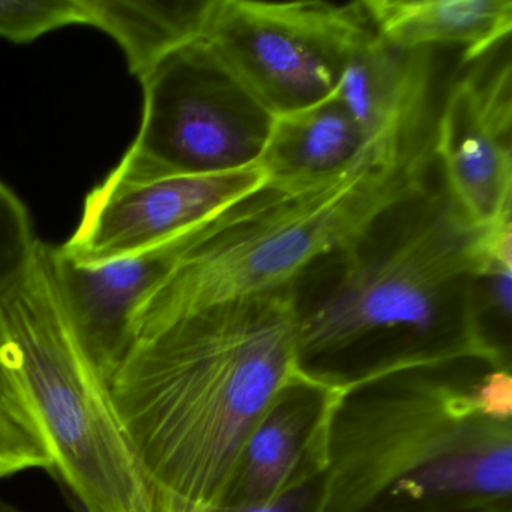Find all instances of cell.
<instances>
[{
    "instance_id": "1",
    "label": "cell",
    "mask_w": 512,
    "mask_h": 512,
    "mask_svg": "<svg viewBox=\"0 0 512 512\" xmlns=\"http://www.w3.org/2000/svg\"><path fill=\"white\" fill-rule=\"evenodd\" d=\"M293 371V286L193 310L140 308L107 389L157 512L220 502Z\"/></svg>"
},
{
    "instance_id": "2",
    "label": "cell",
    "mask_w": 512,
    "mask_h": 512,
    "mask_svg": "<svg viewBox=\"0 0 512 512\" xmlns=\"http://www.w3.org/2000/svg\"><path fill=\"white\" fill-rule=\"evenodd\" d=\"M481 227L428 188L293 284L295 370L343 391L482 349L473 307ZM301 280V278H299ZM493 361V359H491Z\"/></svg>"
},
{
    "instance_id": "3",
    "label": "cell",
    "mask_w": 512,
    "mask_h": 512,
    "mask_svg": "<svg viewBox=\"0 0 512 512\" xmlns=\"http://www.w3.org/2000/svg\"><path fill=\"white\" fill-rule=\"evenodd\" d=\"M512 509V368L413 365L338 394L317 512Z\"/></svg>"
},
{
    "instance_id": "4",
    "label": "cell",
    "mask_w": 512,
    "mask_h": 512,
    "mask_svg": "<svg viewBox=\"0 0 512 512\" xmlns=\"http://www.w3.org/2000/svg\"><path fill=\"white\" fill-rule=\"evenodd\" d=\"M431 91L368 139L355 163L304 190L265 187L200 227L146 307L182 311L286 289L430 188Z\"/></svg>"
},
{
    "instance_id": "5",
    "label": "cell",
    "mask_w": 512,
    "mask_h": 512,
    "mask_svg": "<svg viewBox=\"0 0 512 512\" xmlns=\"http://www.w3.org/2000/svg\"><path fill=\"white\" fill-rule=\"evenodd\" d=\"M0 370L40 428L53 475L82 512H157L109 389L59 304L41 242L32 268L0 292Z\"/></svg>"
},
{
    "instance_id": "6",
    "label": "cell",
    "mask_w": 512,
    "mask_h": 512,
    "mask_svg": "<svg viewBox=\"0 0 512 512\" xmlns=\"http://www.w3.org/2000/svg\"><path fill=\"white\" fill-rule=\"evenodd\" d=\"M140 83L139 134L107 178L139 182L256 166L275 116L205 41L179 47Z\"/></svg>"
},
{
    "instance_id": "7",
    "label": "cell",
    "mask_w": 512,
    "mask_h": 512,
    "mask_svg": "<svg viewBox=\"0 0 512 512\" xmlns=\"http://www.w3.org/2000/svg\"><path fill=\"white\" fill-rule=\"evenodd\" d=\"M373 35L361 2L208 0L199 38L278 116L331 97Z\"/></svg>"
},
{
    "instance_id": "8",
    "label": "cell",
    "mask_w": 512,
    "mask_h": 512,
    "mask_svg": "<svg viewBox=\"0 0 512 512\" xmlns=\"http://www.w3.org/2000/svg\"><path fill=\"white\" fill-rule=\"evenodd\" d=\"M266 187L259 166L218 175L167 176L139 182L106 178L83 205L79 226L61 250L97 265L179 238Z\"/></svg>"
},
{
    "instance_id": "9",
    "label": "cell",
    "mask_w": 512,
    "mask_h": 512,
    "mask_svg": "<svg viewBox=\"0 0 512 512\" xmlns=\"http://www.w3.org/2000/svg\"><path fill=\"white\" fill-rule=\"evenodd\" d=\"M511 62L473 68L449 88L433 124L445 190L478 227L512 214Z\"/></svg>"
},
{
    "instance_id": "10",
    "label": "cell",
    "mask_w": 512,
    "mask_h": 512,
    "mask_svg": "<svg viewBox=\"0 0 512 512\" xmlns=\"http://www.w3.org/2000/svg\"><path fill=\"white\" fill-rule=\"evenodd\" d=\"M202 226L151 250L97 265L74 262L61 247L46 244L59 304L104 382L109 383L130 347L140 307L172 271Z\"/></svg>"
},
{
    "instance_id": "11",
    "label": "cell",
    "mask_w": 512,
    "mask_h": 512,
    "mask_svg": "<svg viewBox=\"0 0 512 512\" xmlns=\"http://www.w3.org/2000/svg\"><path fill=\"white\" fill-rule=\"evenodd\" d=\"M338 394L293 371L254 422L217 505L271 499L323 473Z\"/></svg>"
},
{
    "instance_id": "12",
    "label": "cell",
    "mask_w": 512,
    "mask_h": 512,
    "mask_svg": "<svg viewBox=\"0 0 512 512\" xmlns=\"http://www.w3.org/2000/svg\"><path fill=\"white\" fill-rule=\"evenodd\" d=\"M368 137L331 95L296 112L275 116L257 166L266 187L304 190L337 178L364 151Z\"/></svg>"
},
{
    "instance_id": "13",
    "label": "cell",
    "mask_w": 512,
    "mask_h": 512,
    "mask_svg": "<svg viewBox=\"0 0 512 512\" xmlns=\"http://www.w3.org/2000/svg\"><path fill=\"white\" fill-rule=\"evenodd\" d=\"M361 4L374 32L392 49L460 47L464 64L487 56L512 31L511 0H364Z\"/></svg>"
},
{
    "instance_id": "14",
    "label": "cell",
    "mask_w": 512,
    "mask_h": 512,
    "mask_svg": "<svg viewBox=\"0 0 512 512\" xmlns=\"http://www.w3.org/2000/svg\"><path fill=\"white\" fill-rule=\"evenodd\" d=\"M88 26L113 38L143 79L161 59L200 37L208 0H83Z\"/></svg>"
},
{
    "instance_id": "15",
    "label": "cell",
    "mask_w": 512,
    "mask_h": 512,
    "mask_svg": "<svg viewBox=\"0 0 512 512\" xmlns=\"http://www.w3.org/2000/svg\"><path fill=\"white\" fill-rule=\"evenodd\" d=\"M53 467L40 428L0 370V479L32 469L53 473Z\"/></svg>"
},
{
    "instance_id": "16",
    "label": "cell",
    "mask_w": 512,
    "mask_h": 512,
    "mask_svg": "<svg viewBox=\"0 0 512 512\" xmlns=\"http://www.w3.org/2000/svg\"><path fill=\"white\" fill-rule=\"evenodd\" d=\"M88 26L83 0H0V38L29 44L56 29Z\"/></svg>"
},
{
    "instance_id": "17",
    "label": "cell",
    "mask_w": 512,
    "mask_h": 512,
    "mask_svg": "<svg viewBox=\"0 0 512 512\" xmlns=\"http://www.w3.org/2000/svg\"><path fill=\"white\" fill-rule=\"evenodd\" d=\"M40 245L28 209L0 182V292L32 268Z\"/></svg>"
},
{
    "instance_id": "18",
    "label": "cell",
    "mask_w": 512,
    "mask_h": 512,
    "mask_svg": "<svg viewBox=\"0 0 512 512\" xmlns=\"http://www.w3.org/2000/svg\"><path fill=\"white\" fill-rule=\"evenodd\" d=\"M323 473L281 491L271 499L238 505H206L166 509L163 512H317L322 496Z\"/></svg>"
},
{
    "instance_id": "19",
    "label": "cell",
    "mask_w": 512,
    "mask_h": 512,
    "mask_svg": "<svg viewBox=\"0 0 512 512\" xmlns=\"http://www.w3.org/2000/svg\"><path fill=\"white\" fill-rule=\"evenodd\" d=\"M0 512H23L22 509L14 506L13 503L7 502V500L0 497Z\"/></svg>"
},
{
    "instance_id": "20",
    "label": "cell",
    "mask_w": 512,
    "mask_h": 512,
    "mask_svg": "<svg viewBox=\"0 0 512 512\" xmlns=\"http://www.w3.org/2000/svg\"><path fill=\"white\" fill-rule=\"evenodd\" d=\"M481 512H512V509H493V511H481Z\"/></svg>"
}]
</instances>
